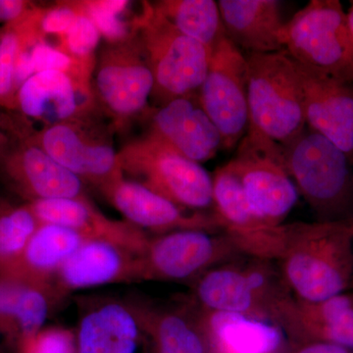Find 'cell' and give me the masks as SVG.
<instances>
[{
    "mask_svg": "<svg viewBox=\"0 0 353 353\" xmlns=\"http://www.w3.org/2000/svg\"><path fill=\"white\" fill-rule=\"evenodd\" d=\"M21 46L22 38L15 26L0 37V102L4 103L10 101L16 94L13 81L14 67Z\"/></svg>",
    "mask_w": 353,
    "mask_h": 353,
    "instance_id": "33",
    "label": "cell"
},
{
    "mask_svg": "<svg viewBox=\"0 0 353 353\" xmlns=\"http://www.w3.org/2000/svg\"><path fill=\"white\" fill-rule=\"evenodd\" d=\"M80 11L79 1L60 2L44 10L39 9L37 18L39 32L43 37L48 34L61 37L75 22Z\"/></svg>",
    "mask_w": 353,
    "mask_h": 353,
    "instance_id": "34",
    "label": "cell"
},
{
    "mask_svg": "<svg viewBox=\"0 0 353 353\" xmlns=\"http://www.w3.org/2000/svg\"><path fill=\"white\" fill-rule=\"evenodd\" d=\"M123 175L141 183L181 208L199 210L213 206V181L201 164L174 150L148 132L118 152Z\"/></svg>",
    "mask_w": 353,
    "mask_h": 353,
    "instance_id": "6",
    "label": "cell"
},
{
    "mask_svg": "<svg viewBox=\"0 0 353 353\" xmlns=\"http://www.w3.org/2000/svg\"><path fill=\"white\" fill-rule=\"evenodd\" d=\"M285 227L284 252L277 262L296 299L314 303L352 289L353 218Z\"/></svg>",
    "mask_w": 353,
    "mask_h": 353,
    "instance_id": "1",
    "label": "cell"
},
{
    "mask_svg": "<svg viewBox=\"0 0 353 353\" xmlns=\"http://www.w3.org/2000/svg\"><path fill=\"white\" fill-rule=\"evenodd\" d=\"M139 319L126 306L106 303L81 321L79 353H132L139 338Z\"/></svg>",
    "mask_w": 353,
    "mask_h": 353,
    "instance_id": "25",
    "label": "cell"
},
{
    "mask_svg": "<svg viewBox=\"0 0 353 353\" xmlns=\"http://www.w3.org/2000/svg\"><path fill=\"white\" fill-rule=\"evenodd\" d=\"M22 343L23 353H75L73 334L64 329L41 330Z\"/></svg>",
    "mask_w": 353,
    "mask_h": 353,
    "instance_id": "35",
    "label": "cell"
},
{
    "mask_svg": "<svg viewBox=\"0 0 353 353\" xmlns=\"http://www.w3.org/2000/svg\"><path fill=\"white\" fill-rule=\"evenodd\" d=\"M6 168L13 182L32 201L85 199L82 180L32 141L7 159Z\"/></svg>",
    "mask_w": 353,
    "mask_h": 353,
    "instance_id": "22",
    "label": "cell"
},
{
    "mask_svg": "<svg viewBox=\"0 0 353 353\" xmlns=\"http://www.w3.org/2000/svg\"><path fill=\"white\" fill-rule=\"evenodd\" d=\"M287 331L353 350V290L314 303L296 297Z\"/></svg>",
    "mask_w": 353,
    "mask_h": 353,
    "instance_id": "23",
    "label": "cell"
},
{
    "mask_svg": "<svg viewBox=\"0 0 353 353\" xmlns=\"http://www.w3.org/2000/svg\"><path fill=\"white\" fill-rule=\"evenodd\" d=\"M26 284L15 278H0V328L3 331L14 332L16 310Z\"/></svg>",
    "mask_w": 353,
    "mask_h": 353,
    "instance_id": "36",
    "label": "cell"
},
{
    "mask_svg": "<svg viewBox=\"0 0 353 353\" xmlns=\"http://www.w3.org/2000/svg\"><path fill=\"white\" fill-rule=\"evenodd\" d=\"M101 190L128 222L143 231L150 230L162 234L182 230H199L220 234L213 213H188L169 199L125 176Z\"/></svg>",
    "mask_w": 353,
    "mask_h": 353,
    "instance_id": "16",
    "label": "cell"
},
{
    "mask_svg": "<svg viewBox=\"0 0 353 353\" xmlns=\"http://www.w3.org/2000/svg\"><path fill=\"white\" fill-rule=\"evenodd\" d=\"M48 307L46 290L27 283L20 296L14 325V332L20 334L22 341L41 331L48 317Z\"/></svg>",
    "mask_w": 353,
    "mask_h": 353,
    "instance_id": "31",
    "label": "cell"
},
{
    "mask_svg": "<svg viewBox=\"0 0 353 353\" xmlns=\"http://www.w3.org/2000/svg\"><path fill=\"white\" fill-rule=\"evenodd\" d=\"M132 28L152 73L155 102L163 106L196 94L208 74L210 52L179 31L150 2H143Z\"/></svg>",
    "mask_w": 353,
    "mask_h": 353,
    "instance_id": "4",
    "label": "cell"
},
{
    "mask_svg": "<svg viewBox=\"0 0 353 353\" xmlns=\"http://www.w3.org/2000/svg\"><path fill=\"white\" fill-rule=\"evenodd\" d=\"M80 3L108 43H124L136 34L132 26L121 17L130 6L127 0H90Z\"/></svg>",
    "mask_w": 353,
    "mask_h": 353,
    "instance_id": "29",
    "label": "cell"
},
{
    "mask_svg": "<svg viewBox=\"0 0 353 353\" xmlns=\"http://www.w3.org/2000/svg\"><path fill=\"white\" fill-rule=\"evenodd\" d=\"M153 85L152 71L136 34L124 43H108L95 60L92 79L95 101L116 125L145 111Z\"/></svg>",
    "mask_w": 353,
    "mask_h": 353,
    "instance_id": "10",
    "label": "cell"
},
{
    "mask_svg": "<svg viewBox=\"0 0 353 353\" xmlns=\"http://www.w3.org/2000/svg\"><path fill=\"white\" fill-rule=\"evenodd\" d=\"M141 281V256L108 241L88 240L60 267L54 281L60 292Z\"/></svg>",
    "mask_w": 353,
    "mask_h": 353,
    "instance_id": "19",
    "label": "cell"
},
{
    "mask_svg": "<svg viewBox=\"0 0 353 353\" xmlns=\"http://www.w3.org/2000/svg\"><path fill=\"white\" fill-rule=\"evenodd\" d=\"M150 132L199 164L214 157L222 148L220 132L196 94L179 97L157 109Z\"/></svg>",
    "mask_w": 353,
    "mask_h": 353,
    "instance_id": "18",
    "label": "cell"
},
{
    "mask_svg": "<svg viewBox=\"0 0 353 353\" xmlns=\"http://www.w3.org/2000/svg\"><path fill=\"white\" fill-rule=\"evenodd\" d=\"M199 101L222 138V148L238 146L248 131V62L243 51L225 38L211 54Z\"/></svg>",
    "mask_w": 353,
    "mask_h": 353,
    "instance_id": "12",
    "label": "cell"
},
{
    "mask_svg": "<svg viewBox=\"0 0 353 353\" xmlns=\"http://www.w3.org/2000/svg\"><path fill=\"white\" fill-rule=\"evenodd\" d=\"M41 224L73 230L85 240L108 241L134 254L145 252L150 236L128 221L109 219L85 199H41L30 204Z\"/></svg>",
    "mask_w": 353,
    "mask_h": 353,
    "instance_id": "17",
    "label": "cell"
},
{
    "mask_svg": "<svg viewBox=\"0 0 353 353\" xmlns=\"http://www.w3.org/2000/svg\"><path fill=\"white\" fill-rule=\"evenodd\" d=\"M139 323L152 333L158 353H204V341L196 319L180 311L143 309Z\"/></svg>",
    "mask_w": 353,
    "mask_h": 353,
    "instance_id": "27",
    "label": "cell"
},
{
    "mask_svg": "<svg viewBox=\"0 0 353 353\" xmlns=\"http://www.w3.org/2000/svg\"><path fill=\"white\" fill-rule=\"evenodd\" d=\"M83 236L57 225L41 224L10 278L48 292L64 262L85 243Z\"/></svg>",
    "mask_w": 353,
    "mask_h": 353,
    "instance_id": "24",
    "label": "cell"
},
{
    "mask_svg": "<svg viewBox=\"0 0 353 353\" xmlns=\"http://www.w3.org/2000/svg\"><path fill=\"white\" fill-rule=\"evenodd\" d=\"M284 51L297 63L353 83V39L339 0H311L283 29Z\"/></svg>",
    "mask_w": 353,
    "mask_h": 353,
    "instance_id": "7",
    "label": "cell"
},
{
    "mask_svg": "<svg viewBox=\"0 0 353 353\" xmlns=\"http://www.w3.org/2000/svg\"><path fill=\"white\" fill-rule=\"evenodd\" d=\"M241 256L222 234L182 230L150 239L141 256V281L183 282Z\"/></svg>",
    "mask_w": 353,
    "mask_h": 353,
    "instance_id": "13",
    "label": "cell"
},
{
    "mask_svg": "<svg viewBox=\"0 0 353 353\" xmlns=\"http://www.w3.org/2000/svg\"><path fill=\"white\" fill-rule=\"evenodd\" d=\"M248 128L285 145L305 130L296 63L285 51L248 53Z\"/></svg>",
    "mask_w": 353,
    "mask_h": 353,
    "instance_id": "5",
    "label": "cell"
},
{
    "mask_svg": "<svg viewBox=\"0 0 353 353\" xmlns=\"http://www.w3.org/2000/svg\"><path fill=\"white\" fill-rule=\"evenodd\" d=\"M350 290H353V280H352V289H350Z\"/></svg>",
    "mask_w": 353,
    "mask_h": 353,
    "instance_id": "42",
    "label": "cell"
},
{
    "mask_svg": "<svg viewBox=\"0 0 353 353\" xmlns=\"http://www.w3.org/2000/svg\"><path fill=\"white\" fill-rule=\"evenodd\" d=\"M4 143V138L3 136H2L1 134H0V148H2V145H3Z\"/></svg>",
    "mask_w": 353,
    "mask_h": 353,
    "instance_id": "41",
    "label": "cell"
},
{
    "mask_svg": "<svg viewBox=\"0 0 353 353\" xmlns=\"http://www.w3.org/2000/svg\"><path fill=\"white\" fill-rule=\"evenodd\" d=\"M210 269L194 282L199 307L273 323L287 330L296 296L275 261L243 256Z\"/></svg>",
    "mask_w": 353,
    "mask_h": 353,
    "instance_id": "2",
    "label": "cell"
},
{
    "mask_svg": "<svg viewBox=\"0 0 353 353\" xmlns=\"http://www.w3.org/2000/svg\"><path fill=\"white\" fill-rule=\"evenodd\" d=\"M29 10V2L22 0H0V21L14 24L24 18Z\"/></svg>",
    "mask_w": 353,
    "mask_h": 353,
    "instance_id": "38",
    "label": "cell"
},
{
    "mask_svg": "<svg viewBox=\"0 0 353 353\" xmlns=\"http://www.w3.org/2000/svg\"><path fill=\"white\" fill-rule=\"evenodd\" d=\"M32 141L67 170L101 190L124 178L110 129L94 115L46 126Z\"/></svg>",
    "mask_w": 353,
    "mask_h": 353,
    "instance_id": "9",
    "label": "cell"
},
{
    "mask_svg": "<svg viewBox=\"0 0 353 353\" xmlns=\"http://www.w3.org/2000/svg\"><path fill=\"white\" fill-rule=\"evenodd\" d=\"M18 105L25 115L46 126L94 115L92 80L58 71L34 74L18 90Z\"/></svg>",
    "mask_w": 353,
    "mask_h": 353,
    "instance_id": "15",
    "label": "cell"
},
{
    "mask_svg": "<svg viewBox=\"0 0 353 353\" xmlns=\"http://www.w3.org/2000/svg\"><path fill=\"white\" fill-rule=\"evenodd\" d=\"M152 6L179 31L201 43L210 54L226 38L219 6L214 0H161Z\"/></svg>",
    "mask_w": 353,
    "mask_h": 353,
    "instance_id": "26",
    "label": "cell"
},
{
    "mask_svg": "<svg viewBox=\"0 0 353 353\" xmlns=\"http://www.w3.org/2000/svg\"><path fill=\"white\" fill-rule=\"evenodd\" d=\"M31 46L32 44L25 43L22 39V46L16 58L15 67H14L13 81L16 95L21 85L36 74L34 64H32L31 51H30Z\"/></svg>",
    "mask_w": 353,
    "mask_h": 353,
    "instance_id": "37",
    "label": "cell"
},
{
    "mask_svg": "<svg viewBox=\"0 0 353 353\" xmlns=\"http://www.w3.org/2000/svg\"><path fill=\"white\" fill-rule=\"evenodd\" d=\"M194 316L202 339L215 353H278L283 329L273 323L231 312L199 308Z\"/></svg>",
    "mask_w": 353,
    "mask_h": 353,
    "instance_id": "21",
    "label": "cell"
},
{
    "mask_svg": "<svg viewBox=\"0 0 353 353\" xmlns=\"http://www.w3.org/2000/svg\"><path fill=\"white\" fill-rule=\"evenodd\" d=\"M41 223L30 205L0 210V271L11 277Z\"/></svg>",
    "mask_w": 353,
    "mask_h": 353,
    "instance_id": "28",
    "label": "cell"
},
{
    "mask_svg": "<svg viewBox=\"0 0 353 353\" xmlns=\"http://www.w3.org/2000/svg\"><path fill=\"white\" fill-rule=\"evenodd\" d=\"M226 165L252 208L269 222L284 224L299 192L288 171L283 146L248 128L236 155Z\"/></svg>",
    "mask_w": 353,
    "mask_h": 353,
    "instance_id": "8",
    "label": "cell"
},
{
    "mask_svg": "<svg viewBox=\"0 0 353 353\" xmlns=\"http://www.w3.org/2000/svg\"><path fill=\"white\" fill-rule=\"evenodd\" d=\"M296 63L306 127L328 139L353 162V83Z\"/></svg>",
    "mask_w": 353,
    "mask_h": 353,
    "instance_id": "14",
    "label": "cell"
},
{
    "mask_svg": "<svg viewBox=\"0 0 353 353\" xmlns=\"http://www.w3.org/2000/svg\"><path fill=\"white\" fill-rule=\"evenodd\" d=\"M296 353H353V350L333 343L307 341Z\"/></svg>",
    "mask_w": 353,
    "mask_h": 353,
    "instance_id": "39",
    "label": "cell"
},
{
    "mask_svg": "<svg viewBox=\"0 0 353 353\" xmlns=\"http://www.w3.org/2000/svg\"><path fill=\"white\" fill-rule=\"evenodd\" d=\"M34 73L58 71L92 80L95 65L83 63L67 53L46 43L44 39L30 46Z\"/></svg>",
    "mask_w": 353,
    "mask_h": 353,
    "instance_id": "32",
    "label": "cell"
},
{
    "mask_svg": "<svg viewBox=\"0 0 353 353\" xmlns=\"http://www.w3.org/2000/svg\"><path fill=\"white\" fill-rule=\"evenodd\" d=\"M347 15L348 26H350V32H352L353 39V1L352 2V6H350V9L347 10Z\"/></svg>",
    "mask_w": 353,
    "mask_h": 353,
    "instance_id": "40",
    "label": "cell"
},
{
    "mask_svg": "<svg viewBox=\"0 0 353 353\" xmlns=\"http://www.w3.org/2000/svg\"><path fill=\"white\" fill-rule=\"evenodd\" d=\"M212 181V213L220 234L241 256L278 261L284 252L285 224H273L252 208L227 165L215 172Z\"/></svg>",
    "mask_w": 353,
    "mask_h": 353,
    "instance_id": "11",
    "label": "cell"
},
{
    "mask_svg": "<svg viewBox=\"0 0 353 353\" xmlns=\"http://www.w3.org/2000/svg\"><path fill=\"white\" fill-rule=\"evenodd\" d=\"M282 146L290 178L315 221L353 218V162L347 153L307 127Z\"/></svg>",
    "mask_w": 353,
    "mask_h": 353,
    "instance_id": "3",
    "label": "cell"
},
{
    "mask_svg": "<svg viewBox=\"0 0 353 353\" xmlns=\"http://www.w3.org/2000/svg\"><path fill=\"white\" fill-rule=\"evenodd\" d=\"M80 7V14L68 31L60 37L61 41L57 48L78 61L95 65L94 51L101 34L92 20L83 12L81 3Z\"/></svg>",
    "mask_w": 353,
    "mask_h": 353,
    "instance_id": "30",
    "label": "cell"
},
{
    "mask_svg": "<svg viewBox=\"0 0 353 353\" xmlns=\"http://www.w3.org/2000/svg\"><path fill=\"white\" fill-rule=\"evenodd\" d=\"M227 39L248 53L284 51L281 2L277 0H220Z\"/></svg>",
    "mask_w": 353,
    "mask_h": 353,
    "instance_id": "20",
    "label": "cell"
}]
</instances>
